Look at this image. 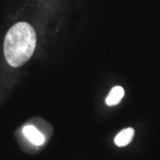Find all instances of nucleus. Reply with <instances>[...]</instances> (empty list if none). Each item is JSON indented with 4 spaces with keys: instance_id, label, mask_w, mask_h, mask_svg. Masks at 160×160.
<instances>
[{
    "instance_id": "obj_4",
    "label": "nucleus",
    "mask_w": 160,
    "mask_h": 160,
    "mask_svg": "<svg viewBox=\"0 0 160 160\" xmlns=\"http://www.w3.org/2000/svg\"><path fill=\"white\" fill-rule=\"evenodd\" d=\"M125 95V90L121 86H115L110 91L108 96L106 98L105 102L108 106H114L120 102Z\"/></svg>"
},
{
    "instance_id": "obj_3",
    "label": "nucleus",
    "mask_w": 160,
    "mask_h": 160,
    "mask_svg": "<svg viewBox=\"0 0 160 160\" xmlns=\"http://www.w3.org/2000/svg\"><path fill=\"white\" fill-rule=\"evenodd\" d=\"M135 131L132 128H128L122 130L116 136L114 142L118 147H125L131 142L134 137Z\"/></svg>"
},
{
    "instance_id": "obj_1",
    "label": "nucleus",
    "mask_w": 160,
    "mask_h": 160,
    "mask_svg": "<svg viewBox=\"0 0 160 160\" xmlns=\"http://www.w3.org/2000/svg\"><path fill=\"white\" fill-rule=\"evenodd\" d=\"M37 35L27 22L15 24L8 31L4 42V53L8 63L18 68L28 61L35 51Z\"/></svg>"
},
{
    "instance_id": "obj_2",
    "label": "nucleus",
    "mask_w": 160,
    "mask_h": 160,
    "mask_svg": "<svg viewBox=\"0 0 160 160\" xmlns=\"http://www.w3.org/2000/svg\"><path fill=\"white\" fill-rule=\"evenodd\" d=\"M23 133L26 138L35 145H42L45 142V137L33 125H26L23 128Z\"/></svg>"
}]
</instances>
